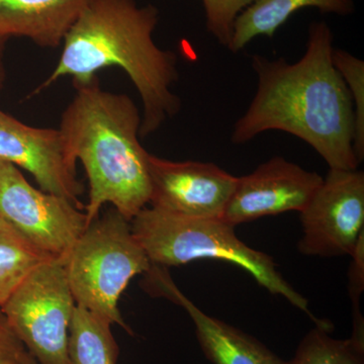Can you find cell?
Returning <instances> with one entry per match:
<instances>
[{"label": "cell", "mask_w": 364, "mask_h": 364, "mask_svg": "<svg viewBox=\"0 0 364 364\" xmlns=\"http://www.w3.org/2000/svg\"><path fill=\"white\" fill-rule=\"evenodd\" d=\"M332 60L348 88L353 104L355 117L354 152L361 163L364 159V62L338 48H333Z\"/></svg>", "instance_id": "obj_18"}, {"label": "cell", "mask_w": 364, "mask_h": 364, "mask_svg": "<svg viewBox=\"0 0 364 364\" xmlns=\"http://www.w3.org/2000/svg\"><path fill=\"white\" fill-rule=\"evenodd\" d=\"M144 275L142 287L147 293L169 299L188 312L198 344L213 364H291L247 333L203 313L181 293L167 268L152 265Z\"/></svg>", "instance_id": "obj_12"}, {"label": "cell", "mask_w": 364, "mask_h": 364, "mask_svg": "<svg viewBox=\"0 0 364 364\" xmlns=\"http://www.w3.org/2000/svg\"><path fill=\"white\" fill-rule=\"evenodd\" d=\"M75 90L58 129L67 152L87 176V225L107 203L132 221L151 195L150 154L140 143L142 114L129 95L100 88L98 78Z\"/></svg>", "instance_id": "obj_3"}, {"label": "cell", "mask_w": 364, "mask_h": 364, "mask_svg": "<svg viewBox=\"0 0 364 364\" xmlns=\"http://www.w3.org/2000/svg\"><path fill=\"white\" fill-rule=\"evenodd\" d=\"M316 7L322 13L347 16L353 13V0H256L235 21L233 36L228 49L241 51L259 36L272 38L279 28L296 11Z\"/></svg>", "instance_id": "obj_14"}, {"label": "cell", "mask_w": 364, "mask_h": 364, "mask_svg": "<svg viewBox=\"0 0 364 364\" xmlns=\"http://www.w3.org/2000/svg\"><path fill=\"white\" fill-rule=\"evenodd\" d=\"M49 260L0 219V309L36 268Z\"/></svg>", "instance_id": "obj_16"}, {"label": "cell", "mask_w": 364, "mask_h": 364, "mask_svg": "<svg viewBox=\"0 0 364 364\" xmlns=\"http://www.w3.org/2000/svg\"><path fill=\"white\" fill-rule=\"evenodd\" d=\"M88 0H0V38H26L56 49Z\"/></svg>", "instance_id": "obj_13"}, {"label": "cell", "mask_w": 364, "mask_h": 364, "mask_svg": "<svg viewBox=\"0 0 364 364\" xmlns=\"http://www.w3.org/2000/svg\"><path fill=\"white\" fill-rule=\"evenodd\" d=\"M333 48L331 28L316 21L298 62L252 55L257 90L235 124L232 143L242 145L267 131L286 132L310 145L329 169H358L353 104L333 64Z\"/></svg>", "instance_id": "obj_1"}, {"label": "cell", "mask_w": 364, "mask_h": 364, "mask_svg": "<svg viewBox=\"0 0 364 364\" xmlns=\"http://www.w3.org/2000/svg\"><path fill=\"white\" fill-rule=\"evenodd\" d=\"M131 228L152 265L168 268L203 259L233 263L270 294L284 296L306 313L315 326L332 331V323L313 315L306 299L284 279L272 258L246 245L232 225L146 207L132 220Z\"/></svg>", "instance_id": "obj_4"}, {"label": "cell", "mask_w": 364, "mask_h": 364, "mask_svg": "<svg viewBox=\"0 0 364 364\" xmlns=\"http://www.w3.org/2000/svg\"><path fill=\"white\" fill-rule=\"evenodd\" d=\"M256 0H203L205 25L220 44L229 47L235 21Z\"/></svg>", "instance_id": "obj_19"}, {"label": "cell", "mask_w": 364, "mask_h": 364, "mask_svg": "<svg viewBox=\"0 0 364 364\" xmlns=\"http://www.w3.org/2000/svg\"><path fill=\"white\" fill-rule=\"evenodd\" d=\"M0 219L53 260L65 262L88 227L85 210L33 188L14 164L0 162Z\"/></svg>", "instance_id": "obj_7"}, {"label": "cell", "mask_w": 364, "mask_h": 364, "mask_svg": "<svg viewBox=\"0 0 364 364\" xmlns=\"http://www.w3.org/2000/svg\"><path fill=\"white\" fill-rule=\"evenodd\" d=\"M76 303L60 261L43 263L1 306L38 364H70L69 331Z\"/></svg>", "instance_id": "obj_6"}, {"label": "cell", "mask_w": 364, "mask_h": 364, "mask_svg": "<svg viewBox=\"0 0 364 364\" xmlns=\"http://www.w3.org/2000/svg\"><path fill=\"white\" fill-rule=\"evenodd\" d=\"M330 331L315 326L301 341L291 364H364V342L333 338Z\"/></svg>", "instance_id": "obj_17"}, {"label": "cell", "mask_w": 364, "mask_h": 364, "mask_svg": "<svg viewBox=\"0 0 364 364\" xmlns=\"http://www.w3.org/2000/svg\"><path fill=\"white\" fill-rule=\"evenodd\" d=\"M299 252L306 256L352 255L364 234V173L329 169L301 212Z\"/></svg>", "instance_id": "obj_8"}, {"label": "cell", "mask_w": 364, "mask_h": 364, "mask_svg": "<svg viewBox=\"0 0 364 364\" xmlns=\"http://www.w3.org/2000/svg\"><path fill=\"white\" fill-rule=\"evenodd\" d=\"M159 11L136 0H88L63 41L61 56L40 92L69 76L74 87L90 85L109 67L126 72L142 100L140 138L159 130L181 111L171 87L178 80L176 53L158 47L153 33Z\"/></svg>", "instance_id": "obj_2"}, {"label": "cell", "mask_w": 364, "mask_h": 364, "mask_svg": "<svg viewBox=\"0 0 364 364\" xmlns=\"http://www.w3.org/2000/svg\"><path fill=\"white\" fill-rule=\"evenodd\" d=\"M151 267L132 232L131 221L114 208L91 222L64 262L76 306L119 325L130 335L133 331L119 310V298L131 280Z\"/></svg>", "instance_id": "obj_5"}, {"label": "cell", "mask_w": 364, "mask_h": 364, "mask_svg": "<svg viewBox=\"0 0 364 364\" xmlns=\"http://www.w3.org/2000/svg\"><path fill=\"white\" fill-rule=\"evenodd\" d=\"M349 267V294L353 311V332L352 338L364 342V321L360 312V298L364 287V234L361 235Z\"/></svg>", "instance_id": "obj_20"}, {"label": "cell", "mask_w": 364, "mask_h": 364, "mask_svg": "<svg viewBox=\"0 0 364 364\" xmlns=\"http://www.w3.org/2000/svg\"><path fill=\"white\" fill-rule=\"evenodd\" d=\"M323 178L284 157H273L247 176L238 177L222 221L236 227L267 215L301 213Z\"/></svg>", "instance_id": "obj_11"}, {"label": "cell", "mask_w": 364, "mask_h": 364, "mask_svg": "<svg viewBox=\"0 0 364 364\" xmlns=\"http://www.w3.org/2000/svg\"><path fill=\"white\" fill-rule=\"evenodd\" d=\"M0 364H38L0 309Z\"/></svg>", "instance_id": "obj_21"}, {"label": "cell", "mask_w": 364, "mask_h": 364, "mask_svg": "<svg viewBox=\"0 0 364 364\" xmlns=\"http://www.w3.org/2000/svg\"><path fill=\"white\" fill-rule=\"evenodd\" d=\"M0 162L26 170L42 191L85 210L79 200L85 188L77 177V162L67 152L59 129L28 126L0 109Z\"/></svg>", "instance_id": "obj_10"}, {"label": "cell", "mask_w": 364, "mask_h": 364, "mask_svg": "<svg viewBox=\"0 0 364 364\" xmlns=\"http://www.w3.org/2000/svg\"><path fill=\"white\" fill-rule=\"evenodd\" d=\"M119 352L111 323L76 306L69 331V363L117 364Z\"/></svg>", "instance_id": "obj_15"}, {"label": "cell", "mask_w": 364, "mask_h": 364, "mask_svg": "<svg viewBox=\"0 0 364 364\" xmlns=\"http://www.w3.org/2000/svg\"><path fill=\"white\" fill-rule=\"evenodd\" d=\"M150 207L202 219L222 220L238 177L212 162L149 156Z\"/></svg>", "instance_id": "obj_9"}, {"label": "cell", "mask_w": 364, "mask_h": 364, "mask_svg": "<svg viewBox=\"0 0 364 364\" xmlns=\"http://www.w3.org/2000/svg\"><path fill=\"white\" fill-rule=\"evenodd\" d=\"M7 40L0 38V92L4 88V80H6V69H4V50Z\"/></svg>", "instance_id": "obj_22"}]
</instances>
